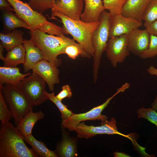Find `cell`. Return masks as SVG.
Returning a JSON list of instances; mask_svg holds the SVG:
<instances>
[{"mask_svg":"<svg viewBox=\"0 0 157 157\" xmlns=\"http://www.w3.org/2000/svg\"><path fill=\"white\" fill-rule=\"evenodd\" d=\"M4 47L0 43V58L1 59L3 60L4 57L3 55V51Z\"/></svg>","mask_w":157,"mask_h":157,"instance_id":"obj_38","label":"cell"},{"mask_svg":"<svg viewBox=\"0 0 157 157\" xmlns=\"http://www.w3.org/2000/svg\"><path fill=\"white\" fill-rule=\"evenodd\" d=\"M31 73L23 74L17 67H0V84H8L17 87L20 82Z\"/></svg>","mask_w":157,"mask_h":157,"instance_id":"obj_19","label":"cell"},{"mask_svg":"<svg viewBox=\"0 0 157 157\" xmlns=\"http://www.w3.org/2000/svg\"><path fill=\"white\" fill-rule=\"evenodd\" d=\"M46 94L48 97L49 100L56 106L60 112L62 121L67 119L74 113L72 110L67 108V105L63 104L62 101L56 97L53 92L51 93L47 92Z\"/></svg>","mask_w":157,"mask_h":157,"instance_id":"obj_26","label":"cell"},{"mask_svg":"<svg viewBox=\"0 0 157 157\" xmlns=\"http://www.w3.org/2000/svg\"><path fill=\"white\" fill-rule=\"evenodd\" d=\"M23 45L25 50V60L23 64L24 72H27L32 69L34 65L44 59L41 50L30 39L24 40Z\"/></svg>","mask_w":157,"mask_h":157,"instance_id":"obj_17","label":"cell"},{"mask_svg":"<svg viewBox=\"0 0 157 157\" xmlns=\"http://www.w3.org/2000/svg\"><path fill=\"white\" fill-rule=\"evenodd\" d=\"M23 136L24 141L32 147L34 151L39 157H58L54 151L48 149L42 142L37 140L32 134Z\"/></svg>","mask_w":157,"mask_h":157,"instance_id":"obj_24","label":"cell"},{"mask_svg":"<svg viewBox=\"0 0 157 157\" xmlns=\"http://www.w3.org/2000/svg\"><path fill=\"white\" fill-rule=\"evenodd\" d=\"M150 0H126L120 14L142 22L144 10Z\"/></svg>","mask_w":157,"mask_h":157,"instance_id":"obj_16","label":"cell"},{"mask_svg":"<svg viewBox=\"0 0 157 157\" xmlns=\"http://www.w3.org/2000/svg\"><path fill=\"white\" fill-rule=\"evenodd\" d=\"M30 40L42 51L44 59L51 62L57 67L61 63L59 55L65 54L68 45L76 43L75 40L65 36H54L47 34L38 29L30 31Z\"/></svg>","mask_w":157,"mask_h":157,"instance_id":"obj_2","label":"cell"},{"mask_svg":"<svg viewBox=\"0 0 157 157\" xmlns=\"http://www.w3.org/2000/svg\"><path fill=\"white\" fill-rule=\"evenodd\" d=\"M138 117H142L147 119L157 127V113L153 108H145L143 107L138 110Z\"/></svg>","mask_w":157,"mask_h":157,"instance_id":"obj_30","label":"cell"},{"mask_svg":"<svg viewBox=\"0 0 157 157\" xmlns=\"http://www.w3.org/2000/svg\"><path fill=\"white\" fill-rule=\"evenodd\" d=\"M125 91L124 87L122 86L117 89L115 93L108 98L102 104L84 113L78 114L73 113L67 119L62 121V126L70 131H72L74 130L77 125L82 121L96 120H101L102 121L107 120V117L101 114L102 111L107 106L110 101L114 97L120 92H123Z\"/></svg>","mask_w":157,"mask_h":157,"instance_id":"obj_7","label":"cell"},{"mask_svg":"<svg viewBox=\"0 0 157 157\" xmlns=\"http://www.w3.org/2000/svg\"><path fill=\"white\" fill-rule=\"evenodd\" d=\"M142 25V22L133 18L126 17L120 13L111 16L109 38L129 34Z\"/></svg>","mask_w":157,"mask_h":157,"instance_id":"obj_11","label":"cell"},{"mask_svg":"<svg viewBox=\"0 0 157 157\" xmlns=\"http://www.w3.org/2000/svg\"><path fill=\"white\" fill-rule=\"evenodd\" d=\"M11 6L7 0H0V8L2 11H14V9Z\"/></svg>","mask_w":157,"mask_h":157,"instance_id":"obj_35","label":"cell"},{"mask_svg":"<svg viewBox=\"0 0 157 157\" xmlns=\"http://www.w3.org/2000/svg\"><path fill=\"white\" fill-rule=\"evenodd\" d=\"M157 55V36L150 35V41L148 48L140 56L142 59L154 57Z\"/></svg>","mask_w":157,"mask_h":157,"instance_id":"obj_29","label":"cell"},{"mask_svg":"<svg viewBox=\"0 0 157 157\" xmlns=\"http://www.w3.org/2000/svg\"><path fill=\"white\" fill-rule=\"evenodd\" d=\"M65 54L72 59H75L79 55L82 56L83 51L78 43H76L68 45L66 47Z\"/></svg>","mask_w":157,"mask_h":157,"instance_id":"obj_32","label":"cell"},{"mask_svg":"<svg viewBox=\"0 0 157 157\" xmlns=\"http://www.w3.org/2000/svg\"><path fill=\"white\" fill-rule=\"evenodd\" d=\"M85 6L80 20L85 22L92 23L99 21L101 13L105 10L101 0H83Z\"/></svg>","mask_w":157,"mask_h":157,"instance_id":"obj_18","label":"cell"},{"mask_svg":"<svg viewBox=\"0 0 157 157\" xmlns=\"http://www.w3.org/2000/svg\"><path fill=\"white\" fill-rule=\"evenodd\" d=\"M62 138L56 145L54 151L58 157H73L78 156L76 138L71 137L65 128L61 126Z\"/></svg>","mask_w":157,"mask_h":157,"instance_id":"obj_15","label":"cell"},{"mask_svg":"<svg viewBox=\"0 0 157 157\" xmlns=\"http://www.w3.org/2000/svg\"><path fill=\"white\" fill-rule=\"evenodd\" d=\"M150 41V34L146 29H136L128 34V49L140 56L148 48Z\"/></svg>","mask_w":157,"mask_h":157,"instance_id":"obj_13","label":"cell"},{"mask_svg":"<svg viewBox=\"0 0 157 157\" xmlns=\"http://www.w3.org/2000/svg\"><path fill=\"white\" fill-rule=\"evenodd\" d=\"M147 72L149 74L157 76V69L151 65L147 69Z\"/></svg>","mask_w":157,"mask_h":157,"instance_id":"obj_36","label":"cell"},{"mask_svg":"<svg viewBox=\"0 0 157 157\" xmlns=\"http://www.w3.org/2000/svg\"><path fill=\"white\" fill-rule=\"evenodd\" d=\"M111 17L109 12L104 10L100 15L99 24L92 35L91 41L94 50L93 75L94 83L97 80L101 58L103 53L106 51L109 38Z\"/></svg>","mask_w":157,"mask_h":157,"instance_id":"obj_4","label":"cell"},{"mask_svg":"<svg viewBox=\"0 0 157 157\" xmlns=\"http://www.w3.org/2000/svg\"><path fill=\"white\" fill-rule=\"evenodd\" d=\"M25 56V50L23 44L16 46L8 51L3 60V66L15 67L19 64H24Z\"/></svg>","mask_w":157,"mask_h":157,"instance_id":"obj_21","label":"cell"},{"mask_svg":"<svg viewBox=\"0 0 157 157\" xmlns=\"http://www.w3.org/2000/svg\"><path fill=\"white\" fill-rule=\"evenodd\" d=\"M126 0H103L105 9L109 11L111 16L120 13Z\"/></svg>","mask_w":157,"mask_h":157,"instance_id":"obj_27","label":"cell"},{"mask_svg":"<svg viewBox=\"0 0 157 157\" xmlns=\"http://www.w3.org/2000/svg\"><path fill=\"white\" fill-rule=\"evenodd\" d=\"M83 0H54L51 11H56L71 19L80 20Z\"/></svg>","mask_w":157,"mask_h":157,"instance_id":"obj_14","label":"cell"},{"mask_svg":"<svg viewBox=\"0 0 157 157\" xmlns=\"http://www.w3.org/2000/svg\"><path fill=\"white\" fill-rule=\"evenodd\" d=\"M157 19V0H150L143 13L142 20L146 28L150 24Z\"/></svg>","mask_w":157,"mask_h":157,"instance_id":"obj_25","label":"cell"},{"mask_svg":"<svg viewBox=\"0 0 157 157\" xmlns=\"http://www.w3.org/2000/svg\"><path fill=\"white\" fill-rule=\"evenodd\" d=\"M116 121L114 117L110 121L107 120L101 121V125L94 126L86 125L84 122L77 124L74 129L77 134V137L79 138H89L97 134H117L128 137L119 132L116 127Z\"/></svg>","mask_w":157,"mask_h":157,"instance_id":"obj_10","label":"cell"},{"mask_svg":"<svg viewBox=\"0 0 157 157\" xmlns=\"http://www.w3.org/2000/svg\"><path fill=\"white\" fill-rule=\"evenodd\" d=\"M55 65L43 59L34 66L32 72L39 75L47 84L49 90L53 92L54 86L60 82L59 71Z\"/></svg>","mask_w":157,"mask_h":157,"instance_id":"obj_12","label":"cell"},{"mask_svg":"<svg viewBox=\"0 0 157 157\" xmlns=\"http://www.w3.org/2000/svg\"><path fill=\"white\" fill-rule=\"evenodd\" d=\"M3 16L4 31L8 33L19 27L30 30L28 24L12 11L3 10Z\"/></svg>","mask_w":157,"mask_h":157,"instance_id":"obj_23","label":"cell"},{"mask_svg":"<svg viewBox=\"0 0 157 157\" xmlns=\"http://www.w3.org/2000/svg\"><path fill=\"white\" fill-rule=\"evenodd\" d=\"M12 115L7 108L1 90H0V120L2 124L9 122Z\"/></svg>","mask_w":157,"mask_h":157,"instance_id":"obj_31","label":"cell"},{"mask_svg":"<svg viewBox=\"0 0 157 157\" xmlns=\"http://www.w3.org/2000/svg\"><path fill=\"white\" fill-rule=\"evenodd\" d=\"M113 154L114 157H130V156L126 154L123 152H114Z\"/></svg>","mask_w":157,"mask_h":157,"instance_id":"obj_37","label":"cell"},{"mask_svg":"<svg viewBox=\"0 0 157 157\" xmlns=\"http://www.w3.org/2000/svg\"><path fill=\"white\" fill-rule=\"evenodd\" d=\"M17 15L29 26L30 31L40 30L49 21L42 13L33 9L29 3L19 0H7Z\"/></svg>","mask_w":157,"mask_h":157,"instance_id":"obj_8","label":"cell"},{"mask_svg":"<svg viewBox=\"0 0 157 157\" xmlns=\"http://www.w3.org/2000/svg\"><path fill=\"white\" fill-rule=\"evenodd\" d=\"M72 95V92L70 86L68 85H66L62 86V90L56 97L62 101L65 98H70Z\"/></svg>","mask_w":157,"mask_h":157,"instance_id":"obj_33","label":"cell"},{"mask_svg":"<svg viewBox=\"0 0 157 157\" xmlns=\"http://www.w3.org/2000/svg\"><path fill=\"white\" fill-rule=\"evenodd\" d=\"M145 28L150 35L157 36V19L149 24Z\"/></svg>","mask_w":157,"mask_h":157,"instance_id":"obj_34","label":"cell"},{"mask_svg":"<svg viewBox=\"0 0 157 157\" xmlns=\"http://www.w3.org/2000/svg\"></svg>","mask_w":157,"mask_h":157,"instance_id":"obj_40","label":"cell"},{"mask_svg":"<svg viewBox=\"0 0 157 157\" xmlns=\"http://www.w3.org/2000/svg\"><path fill=\"white\" fill-rule=\"evenodd\" d=\"M51 17H58L63 24L64 34L70 35L80 45L83 51L82 57L90 58L93 57L94 50L91 41L94 31L98 26L99 20L92 23L85 22L74 19L58 11H51Z\"/></svg>","mask_w":157,"mask_h":157,"instance_id":"obj_1","label":"cell"},{"mask_svg":"<svg viewBox=\"0 0 157 157\" xmlns=\"http://www.w3.org/2000/svg\"><path fill=\"white\" fill-rule=\"evenodd\" d=\"M46 82L38 74L32 72L17 87L25 94L30 103L35 106L49 100L45 90Z\"/></svg>","mask_w":157,"mask_h":157,"instance_id":"obj_6","label":"cell"},{"mask_svg":"<svg viewBox=\"0 0 157 157\" xmlns=\"http://www.w3.org/2000/svg\"><path fill=\"white\" fill-rule=\"evenodd\" d=\"M28 3L33 9L42 13L53 7L54 0H29Z\"/></svg>","mask_w":157,"mask_h":157,"instance_id":"obj_28","label":"cell"},{"mask_svg":"<svg viewBox=\"0 0 157 157\" xmlns=\"http://www.w3.org/2000/svg\"><path fill=\"white\" fill-rule=\"evenodd\" d=\"M151 106L153 108L157 110V95L154 101L151 104Z\"/></svg>","mask_w":157,"mask_h":157,"instance_id":"obj_39","label":"cell"},{"mask_svg":"<svg viewBox=\"0 0 157 157\" xmlns=\"http://www.w3.org/2000/svg\"><path fill=\"white\" fill-rule=\"evenodd\" d=\"M23 135L9 122L2 124L0 131V157H38L28 147Z\"/></svg>","mask_w":157,"mask_h":157,"instance_id":"obj_3","label":"cell"},{"mask_svg":"<svg viewBox=\"0 0 157 157\" xmlns=\"http://www.w3.org/2000/svg\"><path fill=\"white\" fill-rule=\"evenodd\" d=\"M23 34V31L16 29L6 33H0V43L4 48L8 51L16 46L23 44L24 40Z\"/></svg>","mask_w":157,"mask_h":157,"instance_id":"obj_22","label":"cell"},{"mask_svg":"<svg viewBox=\"0 0 157 157\" xmlns=\"http://www.w3.org/2000/svg\"><path fill=\"white\" fill-rule=\"evenodd\" d=\"M44 117L42 111L33 112L32 109L29 111L17 124L16 127L23 135L32 134V129L38 121Z\"/></svg>","mask_w":157,"mask_h":157,"instance_id":"obj_20","label":"cell"},{"mask_svg":"<svg viewBox=\"0 0 157 157\" xmlns=\"http://www.w3.org/2000/svg\"><path fill=\"white\" fill-rule=\"evenodd\" d=\"M128 34L109 38L106 49V55L114 67L122 63L130 54L128 48Z\"/></svg>","mask_w":157,"mask_h":157,"instance_id":"obj_9","label":"cell"},{"mask_svg":"<svg viewBox=\"0 0 157 157\" xmlns=\"http://www.w3.org/2000/svg\"><path fill=\"white\" fill-rule=\"evenodd\" d=\"M0 90L15 122L17 124L31 110L33 105L17 87L8 84H0Z\"/></svg>","mask_w":157,"mask_h":157,"instance_id":"obj_5","label":"cell"}]
</instances>
